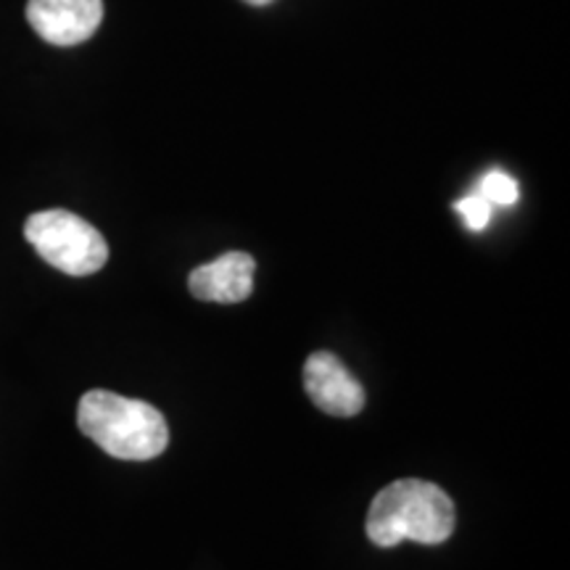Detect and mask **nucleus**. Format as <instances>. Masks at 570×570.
<instances>
[{"instance_id": "7ed1b4c3", "label": "nucleus", "mask_w": 570, "mask_h": 570, "mask_svg": "<svg viewBox=\"0 0 570 570\" xmlns=\"http://www.w3.org/2000/svg\"><path fill=\"white\" fill-rule=\"evenodd\" d=\"M24 235L48 265L63 275L85 277L98 273L109 259L104 235L67 209L38 212L27 219Z\"/></svg>"}, {"instance_id": "6e6552de", "label": "nucleus", "mask_w": 570, "mask_h": 570, "mask_svg": "<svg viewBox=\"0 0 570 570\" xmlns=\"http://www.w3.org/2000/svg\"><path fill=\"white\" fill-rule=\"evenodd\" d=\"M454 209H458V214L462 217V223L468 225V230L481 233L483 227L489 225L491 209H494V206H491L481 194H470V196L462 198V202L454 204Z\"/></svg>"}, {"instance_id": "f03ea898", "label": "nucleus", "mask_w": 570, "mask_h": 570, "mask_svg": "<svg viewBox=\"0 0 570 570\" xmlns=\"http://www.w3.org/2000/svg\"><path fill=\"white\" fill-rule=\"evenodd\" d=\"M77 425L117 460H154L169 444L167 420L156 407L111 391H88L80 399Z\"/></svg>"}, {"instance_id": "0eeeda50", "label": "nucleus", "mask_w": 570, "mask_h": 570, "mask_svg": "<svg viewBox=\"0 0 570 570\" xmlns=\"http://www.w3.org/2000/svg\"><path fill=\"white\" fill-rule=\"evenodd\" d=\"M479 194L487 198L491 206H512L520 198V188L508 173H502V169H491V173L483 175Z\"/></svg>"}, {"instance_id": "1a4fd4ad", "label": "nucleus", "mask_w": 570, "mask_h": 570, "mask_svg": "<svg viewBox=\"0 0 570 570\" xmlns=\"http://www.w3.org/2000/svg\"><path fill=\"white\" fill-rule=\"evenodd\" d=\"M246 3L248 6H269V3H273V0H246Z\"/></svg>"}, {"instance_id": "20e7f679", "label": "nucleus", "mask_w": 570, "mask_h": 570, "mask_svg": "<svg viewBox=\"0 0 570 570\" xmlns=\"http://www.w3.org/2000/svg\"><path fill=\"white\" fill-rule=\"evenodd\" d=\"M27 21L51 46H80L101 27L104 0H30Z\"/></svg>"}, {"instance_id": "f257e3e1", "label": "nucleus", "mask_w": 570, "mask_h": 570, "mask_svg": "<svg viewBox=\"0 0 570 570\" xmlns=\"http://www.w3.org/2000/svg\"><path fill=\"white\" fill-rule=\"evenodd\" d=\"M454 502L436 483L404 479L377 491L367 512V537L377 547L402 541L441 544L454 533Z\"/></svg>"}, {"instance_id": "423d86ee", "label": "nucleus", "mask_w": 570, "mask_h": 570, "mask_svg": "<svg viewBox=\"0 0 570 570\" xmlns=\"http://www.w3.org/2000/svg\"><path fill=\"white\" fill-rule=\"evenodd\" d=\"M254 256L244 252L223 254L209 265L196 267L188 277L190 294L202 302L214 304H238L252 296L254 291Z\"/></svg>"}, {"instance_id": "39448f33", "label": "nucleus", "mask_w": 570, "mask_h": 570, "mask_svg": "<svg viewBox=\"0 0 570 570\" xmlns=\"http://www.w3.org/2000/svg\"><path fill=\"white\" fill-rule=\"evenodd\" d=\"M304 386L312 402L327 415L352 417L365 407V389L331 352H315L304 365Z\"/></svg>"}]
</instances>
